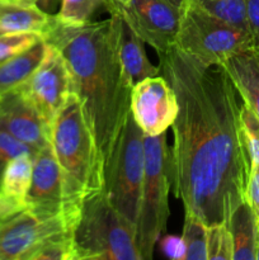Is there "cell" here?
<instances>
[{"label":"cell","mask_w":259,"mask_h":260,"mask_svg":"<svg viewBox=\"0 0 259 260\" xmlns=\"http://www.w3.org/2000/svg\"><path fill=\"white\" fill-rule=\"evenodd\" d=\"M40 40H42V36L33 32L2 33L0 35V63L23 52Z\"/></svg>","instance_id":"cb8c5ba5"},{"label":"cell","mask_w":259,"mask_h":260,"mask_svg":"<svg viewBox=\"0 0 259 260\" xmlns=\"http://www.w3.org/2000/svg\"><path fill=\"white\" fill-rule=\"evenodd\" d=\"M78 212L43 218L25 208L2 221L0 260H33L46 244L71 238Z\"/></svg>","instance_id":"ba28073f"},{"label":"cell","mask_w":259,"mask_h":260,"mask_svg":"<svg viewBox=\"0 0 259 260\" xmlns=\"http://www.w3.org/2000/svg\"><path fill=\"white\" fill-rule=\"evenodd\" d=\"M245 201L250 206L255 216L256 226L259 229V165L251 167L250 177H249L248 187H246Z\"/></svg>","instance_id":"83f0119b"},{"label":"cell","mask_w":259,"mask_h":260,"mask_svg":"<svg viewBox=\"0 0 259 260\" xmlns=\"http://www.w3.org/2000/svg\"><path fill=\"white\" fill-rule=\"evenodd\" d=\"M157 56L178 102L169 149L173 193L206 226L229 223L245 202L251 172L243 101L221 65H206L175 46Z\"/></svg>","instance_id":"6da1fadb"},{"label":"cell","mask_w":259,"mask_h":260,"mask_svg":"<svg viewBox=\"0 0 259 260\" xmlns=\"http://www.w3.org/2000/svg\"><path fill=\"white\" fill-rule=\"evenodd\" d=\"M25 208L43 218L60 213L78 212L66 201L61 168L53 152L52 145H47L33 157L32 182L25 197Z\"/></svg>","instance_id":"7c38bea8"},{"label":"cell","mask_w":259,"mask_h":260,"mask_svg":"<svg viewBox=\"0 0 259 260\" xmlns=\"http://www.w3.org/2000/svg\"><path fill=\"white\" fill-rule=\"evenodd\" d=\"M46 43L42 62L18 89L35 106L51 129L57 114L75 91L65 58L55 46Z\"/></svg>","instance_id":"9c48e42d"},{"label":"cell","mask_w":259,"mask_h":260,"mask_svg":"<svg viewBox=\"0 0 259 260\" xmlns=\"http://www.w3.org/2000/svg\"><path fill=\"white\" fill-rule=\"evenodd\" d=\"M0 35H2V33H0Z\"/></svg>","instance_id":"d590c367"},{"label":"cell","mask_w":259,"mask_h":260,"mask_svg":"<svg viewBox=\"0 0 259 260\" xmlns=\"http://www.w3.org/2000/svg\"><path fill=\"white\" fill-rule=\"evenodd\" d=\"M38 0H0V33L33 32L43 36L52 23Z\"/></svg>","instance_id":"2e32d148"},{"label":"cell","mask_w":259,"mask_h":260,"mask_svg":"<svg viewBox=\"0 0 259 260\" xmlns=\"http://www.w3.org/2000/svg\"><path fill=\"white\" fill-rule=\"evenodd\" d=\"M241 131L250 156L251 167L259 165V118L243 103L241 107Z\"/></svg>","instance_id":"d4e9b609"},{"label":"cell","mask_w":259,"mask_h":260,"mask_svg":"<svg viewBox=\"0 0 259 260\" xmlns=\"http://www.w3.org/2000/svg\"><path fill=\"white\" fill-rule=\"evenodd\" d=\"M246 18L254 47L259 48V0H246Z\"/></svg>","instance_id":"f1b7e54d"},{"label":"cell","mask_w":259,"mask_h":260,"mask_svg":"<svg viewBox=\"0 0 259 260\" xmlns=\"http://www.w3.org/2000/svg\"><path fill=\"white\" fill-rule=\"evenodd\" d=\"M112 2H116L121 5H127L130 2H131V0H112Z\"/></svg>","instance_id":"d6a6232c"},{"label":"cell","mask_w":259,"mask_h":260,"mask_svg":"<svg viewBox=\"0 0 259 260\" xmlns=\"http://www.w3.org/2000/svg\"><path fill=\"white\" fill-rule=\"evenodd\" d=\"M228 225L234 244L233 260H255L258 226L246 201L234 211Z\"/></svg>","instance_id":"ac0fdd59"},{"label":"cell","mask_w":259,"mask_h":260,"mask_svg":"<svg viewBox=\"0 0 259 260\" xmlns=\"http://www.w3.org/2000/svg\"><path fill=\"white\" fill-rule=\"evenodd\" d=\"M46 41L40 40L23 52L0 63V95L19 88L28 80L42 62L46 53Z\"/></svg>","instance_id":"e0dca14e"},{"label":"cell","mask_w":259,"mask_h":260,"mask_svg":"<svg viewBox=\"0 0 259 260\" xmlns=\"http://www.w3.org/2000/svg\"><path fill=\"white\" fill-rule=\"evenodd\" d=\"M36 152L37 151L32 149L29 145L24 144L23 141L18 140L17 137L10 135L9 132L0 128V178H2V173L4 170L5 165L10 160L24 154L35 156Z\"/></svg>","instance_id":"484cf974"},{"label":"cell","mask_w":259,"mask_h":260,"mask_svg":"<svg viewBox=\"0 0 259 260\" xmlns=\"http://www.w3.org/2000/svg\"><path fill=\"white\" fill-rule=\"evenodd\" d=\"M234 244L228 223L207 226V260H233Z\"/></svg>","instance_id":"603a6c76"},{"label":"cell","mask_w":259,"mask_h":260,"mask_svg":"<svg viewBox=\"0 0 259 260\" xmlns=\"http://www.w3.org/2000/svg\"><path fill=\"white\" fill-rule=\"evenodd\" d=\"M144 164V132L130 113L104 161L103 190L114 210L134 229H136Z\"/></svg>","instance_id":"8992f818"},{"label":"cell","mask_w":259,"mask_h":260,"mask_svg":"<svg viewBox=\"0 0 259 260\" xmlns=\"http://www.w3.org/2000/svg\"><path fill=\"white\" fill-rule=\"evenodd\" d=\"M174 46L206 65H221L234 53L254 47V42L249 30L184 2Z\"/></svg>","instance_id":"52a82bcc"},{"label":"cell","mask_w":259,"mask_h":260,"mask_svg":"<svg viewBox=\"0 0 259 260\" xmlns=\"http://www.w3.org/2000/svg\"><path fill=\"white\" fill-rule=\"evenodd\" d=\"M71 245L74 260H141L135 229L114 210L103 189L81 202Z\"/></svg>","instance_id":"277c9868"},{"label":"cell","mask_w":259,"mask_h":260,"mask_svg":"<svg viewBox=\"0 0 259 260\" xmlns=\"http://www.w3.org/2000/svg\"><path fill=\"white\" fill-rule=\"evenodd\" d=\"M182 238L187 246L185 260H207V226L202 221L185 213Z\"/></svg>","instance_id":"44dd1931"},{"label":"cell","mask_w":259,"mask_h":260,"mask_svg":"<svg viewBox=\"0 0 259 260\" xmlns=\"http://www.w3.org/2000/svg\"><path fill=\"white\" fill-rule=\"evenodd\" d=\"M172 2L174 3V4L177 5V7L182 8V5H183V3H184V0H172Z\"/></svg>","instance_id":"836d02e7"},{"label":"cell","mask_w":259,"mask_h":260,"mask_svg":"<svg viewBox=\"0 0 259 260\" xmlns=\"http://www.w3.org/2000/svg\"><path fill=\"white\" fill-rule=\"evenodd\" d=\"M111 15L116 23L117 52L122 63L124 74L131 83L132 88L135 84L146 78L160 75V68L150 62L146 51L144 47V41L132 30L122 18L119 13L111 10Z\"/></svg>","instance_id":"5bb4252c"},{"label":"cell","mask_w":259,"mask_h":260,"mask_svg":"<svg viewBox=\"0 0 259 260\" xmlns=\"http://www.w3.org/2000/svg\"><path fill=\"white\" fill-rule=\"evenodd\" d=\"M0 128L36 151L51 144V129L18 88L0 95Z\"/></svg>","instance_id":"4fadbf2b"},{"label":"cell","mask_w":259,"mask_h":260,"mask_svg":"<svg viewBox=\"0 0 259 260\" xmlns=\"http://www.w3.org/2000/svg\"><path fill=\"white\" fill-rule=\"evenodd\" d=\"M32 155H20L5 165L0 178V189L7 197L25 207V197L29 190L33 172Z\"/></svg>","instance_id":"d6986e66"},{"label":"cell","mask_w":259,"mask_h":260,"mask_svg":"<svg viewBox=\"0 0 259 260\" xmlns=\"http://www.w3.org/2000/svg\"><path fill=\"white\" fill-rule=\"evenodd\" d=\"M60 4L61 0H38V5L41 9L45 10L48 14H56Z\"/></svg>","instance_id":"4dcf8cb0"},{"label":"cell","mask_w":259,"mask_h":260,"mask_svg":"<svg viewBox=\"0 0 259 260\" xmlns=\"http://www.w3.org/2000/svg\"><path fill=\"white\" fill-rule=\"evenodd\" d=\"M225 22L249 30L246 0H184Z\"/></svg>","instance_id":"ffe728a7"},{"label":"cell","mask_w":259,"mask_h":260,"mask_svg":"<svg viewBox=\"0 0 259 260\" xmlns=\"http://www.w3.org/2000/svg\"><path fill=\"white\" fill-rule=\"evenodd\" d=\"M23 210H25V207L22 203L10 200L0 189V221L7 220L10 216L15 215V213L20 212Z\"/></svg>","instance_id":"f546056e"},{"label":"cell","mask_w":259,"mask_h":260,"mask_svg":"<svg viewBox=\"0 0 259 260\" xmlns=\"http://www.w3.org/2000/svg\"><path fill=\"white\" fill-rule=\"evenodd\" d=\"M103 4L104 0H61L55 17L65 24H84L90 22L91 15Z\"/></svg>","instance_id":"7402d4cb"},{"label":"cell","mask_w":259,"mask_h":260,"mask_svg":"<svg viewBox=\"0 0 259 260\" xmlns=\"http://www.w3.org/2000/svg\"><path fill=\"white\" fill-rule=\"evenodd\" d=\"M159 248L167 258L173 260H185L187 246L182 236L165 235L160 238Z\"/></svg>","instance_id":"4316f807"},{"label":"cell","mask_w":259,"mask_h":260,"mask_svg":"<svg viewBox=\"0 0 259 260\" xmlns=\"http://www.w3.org/2000/svg\"><path fill=\"white\" fill-rule=\"evenodd\" d=\"M50 140L62 173L66 201L79 208L88 196L104 188V160L76 94L53 121Z\"/></svg>","instance_id":"3957f363"},{"label":"cell","mask_w":259,"mask_h":260,"mask_svg":"<svg viewBox=\"0 0 259 260\" xmlns=\"http://www.w3.org/2000/svg\"><path fill=\"white\" fill-rule=\"evenodd\" d=\"M243 103L259 118V48L234 53L221 63Z\"/></svg>","instance_id":"9a60e30c"},{"label":"cell","mask_w":259,"mask_h":260,"mask_svg":"<svg viewBox=\"0 0 259 260\" xmlns=\"http://www.w3.org/2000/svg\"><path fill=\"white\" fill-rule=\"evenodd\" d=\"M103 5L108 12L119 13L132 30L157 55L174 46L180 8L172 0H131L127 5L104 0Z\"/></svg>","instance_id":"30bf717a"},{"label":"cell","mask_w":259,"mask_h":260,"mask_svg":"<svg viewBox=\"0 0 259 260\" xmlns=\"http://www.w3.org/2000/svg\"><path fill=\"white\" fill-rule=\"evenodd\" d=\"M255 260H259V229L256 234V250H255Z\"/></svg>","instance_id":"1f68e13d"},{"label":"cell","mask_w":259,"mask_h":260,"mask_svg":"<svg viewBox=\"0 0 259 260\" xmlns=\"http://www.w3.org/2000/svg\"><path fill=\"white\" fill-rule=\"evenodd\" d=\"M3 221H4V220H3ZM0 222H2V221H0Z\"/></svg>","instance_id":"e575fe53"},{"label":"cell","mask_w":259,"mask_h":260,"mask_svg":"<svg viewBox=\"0 0 259 260\" xmlns=\"http://www.w3.org/2000/svg\"><path fill=\"white\" fill-rule=\"evenodd\" d=\"M144 178L136 221V246L141 260L154 255L157 240L167 230L169 218L170 155L167 135H144Z\"/></svg>","instance_id":"5b68a950"},{"label":"cell","mask_w":259,"mask_h":260,"mask_svg":"<svg viewBox=\"0 0 259 260\" xmlns=\"http://www.w3.org/2000/svg\"><path fill=\"white\" fill-rule=\"evenodd\" d=\"M42 37L65 58L74 91L106 161L131 113L132 85L117 52L114 18L73 25L53 14Z\"/></svg>","instance_id":"7a4b0ae2"},{"label":"cell","mask_w":259,"mask_h":260,"mask_svg":"<svg viewBox=\"0 0 259 260\" xmlns=\"http://www.w3.org/2000/svg\"><path fill=\"white\" fill-rule=\"evenodd\" d=\"M131 113L146 136H159L173 126L178 102L164 76H151L135 84L131 90Z\"/></svg>","instance_id":"8fae6325"}]
</instances>
